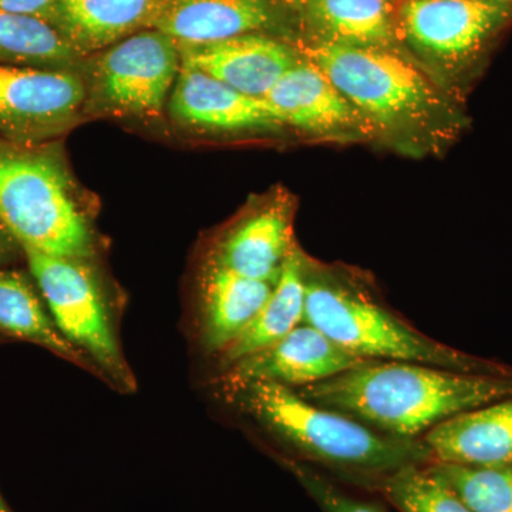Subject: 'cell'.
<instances>
[{
    "mask_svg": "<svg viewBox=\"0 0 512 512\" xmlns=\"http://www.w3.org/2000/svg\"><path fill=\"white\" fill-rule=\"evenodd\" d=\"M298 50L325 72L376 138L399 150H446L468 126L463 100L394 49L311 40Z\"/></svg>",
    "mask_w": 512,
    "mask_h": 512,
    "instance_id": "cell-1",
    "label": "cell"
},
{
    "mask_svg": "<svg viewBox=\"0 0 512 512\" xmlns=\"http://www.w3.org/2000/svg\"><path fill=\"white\" fill-rule=\"evenodd\" d=\"M296 392L386 436L419 440L450 417L510 399L512 373L481 375L421 363L369 360Z\"/></svg>",
    "mask_w": 512,
    "mask_h": 512,
    "instance_id": "cell-2",
    "label": "cell"
},
{
    "mask_svg": "<svg viewBox=\"0 0 512 512\" xmlns=\"http://www.w3.org/2000/svg\"><path fill=\"white\" fill-rule=\"evenodd\" d=\"M0 224L23 251L89 259L92 225L56 141L18 144L0 138Z\"/></svg>",
    "mask_w": 512,
    "mask_h": 512,
    "instance_id": "cell-3",
    "label": "cell"
},
{
    "mask_svg": "<svg viewBox=\"0 0 512 512\" xmlns=\"http://www.w3.org/2000/svg\"><path fill=\"white\" fill-rule=\"evenodd\" d=\"M237 392L244 409L259 423L319 463L369 477L433 463L421 439L386 436L346 414L308 402L291 387L252 382Z\"/></svg>",
    "mask_w": 512,
    "mask_h": 512,
    "instance_id": "cell-4",
    "label": "cell"
},
{
    "mask_svg": "<svg viewBox=\"0 0 512 512\" xmlns=\"http://www.w3.org/2000/svg\"><path fill=\"white\" fill-rule=\"evenodd\" d=\"M302 323L362 359L421 363L481 375L512 373L511 367L485 362L430 339L355 286L313 271L308 261Z\"/></svg>",
    "mask_w": 512,
    "mask_h": 512,
    "instance_id": "cell-5",
    "label": "cell"
},
{
    "mask_svg": "<svg viewBox=\"0 0 512 512\" xmlns=\"http://www.w3.org/2000/svg\"><path fill=\"white\" fill-rule=\"evenodd\" d=\"M511 20L512 0H406L397 28L437 82L464 100Z\"/></svg>",
    "mask_w": 512,
    "mask_h": 512,
    "instance_id": "cell-6",
    "label": "cell"
},
{
    "mask_svg": "<svg viewBox=\"0 0 512 512\" xmlns=\"http://www.w3.org/2000/svg\"><path fill=\"white\" fill-rule=\"evenodd\" d=\"M180 69L177 43L157 29L83 57L84 120L157 119L167 109Z\"/></svg>",
    "mask_w": 512,
    "mask_h": 512,
    "instance_id": "cell-7",
    "label": "cell"
},
{
    "mask_svg": "<svg viewBox=\"0 0 512 512\" xmlns=\"http://www.w3.org/2000/svg\"><path fill=\"white\" fill-rule=\"evenodd\" d=\"M37 289L64 338L89 357L101 375L124 389L134 379L124 362L99 282L83 259L23 251Z\"/></svg>",
    "mask_w": 512,
    "mask_h": 512,
    "instance_id": "cell-8",
    "label": "cell"
},
{
    "mask_svg": "<svg viewBox=\"0 0 512 512\" xmlns=\"http://www.w3.org/2000/svg\"><path fill=\"white\" fill-rule=\"evenodd\" d=\"M86 89L79 70L0 64V138L46 144L84 121Z\"/></svg>",
    "mask_w": 512,
    "mask_h": 512,
    "instance_id": "cell-9",
    "label": "cell"
},
{
    "mask_svg": "<svg viewBox=\"0 0 512 512\" xmlns=\"http://www.w3.org/2000/svg\"><path fill=\"white\" fill-rule=\"evenodd\" d=\"M264 100L284 127L332 140L376 138L362 114L302 53Z\"/></svg>",
    "mask_w": 512,
    "mask_h": 512,
    "instance_id": "cell-10",
    "label": "cell"
},
{
    "mask_svg": "<svg viewBox=\"0 0 512 512\" xmlns=\"http://www.w3.org/2000/svg\"><path fill=\"white\" fill-rule=\"evenodd\" d=\"M165 110L178 127L194 133H262L285 128L264 99L247 96L183 64Z\"/></svg>",
    "mask_w": 512,
    "mask_h": 512,
    "instance_id": "cell-11",
    "label": "cell"
},
{
    "mask_svg": "<svg viewBox=\"0 0 512 512\" xmlns=\"http://www.w3.org/2000/svg\"><path fill=\"white\" fill-rule=\"evenodd\" d=\"M362 359L346 352L320 330L301 323L271 348L238 360L227 377L229 389L252 382H271L301 389L363 365Z\"/></svg>",
    "mask_w": 512,
    "mask_h": 512,
    "instance_id": "cell-12",
    "label": "cell"
},
{
    "mask_svg": "<svg viewBox=\"0 0 512 512\" xmlns=\"http://www.w3.org/2000/svg\"><path fill=\"white\" fill-rule=\"evenodd\" d=\"M178 49L183 66L194 67L256 99H264L301 57L298 47L268 33H249Z\"/></svg>",
    "mask_w": 512,
    "mask_h": 512,
    "instance_id": "cell-13",
    "label": "cell"
},
{
    "mask_svg": "<svg viewBox=\"0 0 512 512\" xmlns=\"http://www.w3.org/2000/svg\"><path fill=\"white\" fill-rule=\"evenodd\" d=\"M295 247L291 208L271 201L242 215L215 245L210 262L275 285Z\"/></svg>",
    "mask_w": 512,
    "mask_h": 512,
    "instance_id": "cell-14",
    "label": "cell"
},
{
    "mask_svg": "<svg viewBox=\"0 0 512 512\" xmlns=\"http://www.w3.org/2000/svg\"><path fill=\"white\" fill-rule=\"evenodd\" d=\"M278 0H167L153 29L178 46L207 45L279 25Z\"/></svg>",
    "mask_w": 512,
    "mask_h": 512,
    "instance_id": "cell-15",
    "label": "cell"
},
{
    "mask_svg": "<svg viewBox=\"0 0 512 512\" xmlns=\"http://www.w3.org/2000/svg\"><path fill=\"white\" fill-rule=\"evenodd\" d=\"M433 463L467 467L512 464V397L457 414L421 437Z\"/></svg>",
    "mask_w": 512,
    "mask_h": 512,
    "instance_id": "cell-16",
    "label": "cell"
},
{
    "mask_svg": "<svg viewBox=\"0 0 512 512\" xmlns=\"http://www.w3.org/2000/svg\"><path fill=\"white\" fill-rule=\"evenodd\" d=\"M167 0H57L52 26L86 57L153 29Z\"/></svg>",
    "mask_w": 512,
    "mask_h": 512,
    "instance_id": "cell-17",
    "label": "cell"
},
{
    "mask_svg": "<svg viewBox=\"0 0 512 512\" xmlns=\"http://www.w3.org/2000/svg\"><path fill=\"white\" fill-rule=\"evenodd\" d=\"M274 285L207 262L201 282L202 336L211 350L225 349L248 328Z\"/></svg>",
    "mask_w": 512,
    "mask_h": 512,
    "instance_id": "cell-18",
    "label": "cell"
},
{
    "mask_svg": "<svg viewBox=\"0 0 512 512\" xmlns=\"http://www.w3.org/2000/svg\"><path fill=\"white\" fill-rule=\"evenodd\" d=\"M393 0H305L299 12L313 39L332 45L393 49Z\"/></svg>",
    "mask_w": 512,
    "mask_h": 512,
    "instance_id": "cell-19",
    "label": "cell"
},
{
    "mask_svg": "<svg viewBox=\"0 0 512 512\" xmlns=\"http://www.w3.org/2000/svg\"><path fill=\"white\" fill-rule=\"evenodd\" d=\"M28 275L0 268V336L25 340L96 372L92 360L64 338Z\"/></svg>",
    "mask_w": 512,
    "mask_h": 512,
    "instance_id": "cell-20",
    "label": "cell"
},
{
    "mask_svg": "<svg viewBox=\"0 0 512 512\" xmlns=\"http://www.w3.org/2000/svg\"><path fill=\"white\" fill-rule=\"evenodd\" d=\"M305 261L298 247L293 248L268 301L248 328L222 352L227 365L271 348L301 325L305 312Z\"/></svg>",
    "mask_w": 512,
    "mask_h": 512,
    "instance_id": "cell-21",
    "label": "cell"
},
{
    "mask_svg": "<svg viewBox=\"0 0 512 512\" xmlns=\"http://www.w3.org/2000/svg\"><path fill=\"white\" fill-rule=\"evenodd\" d=\"M82 60L50 23L0 9V64L79 70Z\"/></svg>",
    "mask_w": 512,
    "mask_h": 512,
    "instance_id": "cell-22",
    "label": "cell"
},
{
    "mask_svg": "<svg viewBox=\"0 0 512 512\" xmlns=\"http://www.w3.org/2000/svg\"><path fill=\"white\" fill-rule=\"evenodd\" d=\"M376 478L384 497L400 512H474L430 466L410 464Z\"/></svg>",
    "mask_w": 512,
    "mask_h": 512,
    "instance_id": "cell-23",
    "label": "cell"
},
{
    "mask_svg": "<svg viewBox=\"0 0 512 512\" xmlns=\"http://www.w3.org/2000/svg\"><path fill=\"white\" fill-rule=\"evenodd\" d=\"M429 466L474 512H512V464L467 467L430 463Z\"/></svg>",
    "mask_w": 512,
    "mask_h": 512,
    "instance_id": "cell-24",
    "label": "cell"
},
{
    "mask_svg": "<svg viewBox=\"0 0 512 512\" xmlns=\"http://www.w3.org/2000/svg\"><path fill=\"white\" fill-rule=\"evenodd\" d=\"M305 490L312 495L322 512H382L375 505L363 503L340 491L335 484L299 463H288Z\"/></svg>",
    "mask_w": 512,
    "mask_h": 512,
    "instance_id": "cell-25",
    "label": "cell"
},
{
    "mask_svg": "<svg viewBox=\"0 0 512 512\" xmlns=\"http://www.w3.org/2000/svg\"><path fill=\"white\" fill-rule=\"evenodd\" d=\"M57 0H0V9L16 15L45 20L52 25Z\"/></svg>",
    "mask_w": 512,
    "mask_h": 512,
    "instance_id": "cell-26",
    "label": "cell"
},
{
    "mask_svg": "<svg viewBox=\"0 0 512 512\" xmlns=\"http://www.w3.org/2000/svg\"><path fill=\"white\" fill-rule=\"evenodd\" d=\"M19 249L22 248L19 247L18 242L0 224V268H5L6 265L10 264L18 255Z\"/></svg>",
    "mask_w": 512,
    "mask_h": 512,
    "instance_id": "cell-27",
    "label": "cell"
},
{
    "mask_svg": "<svg viewBox=\"0 0 512 512\" xmlns=\"http://www.w3.org/2000/svg\"><path fill=\"white\" fill-rule=\"evenodd\" d=\"M278 2L282 3V5L288 6V8L299 10L302 8L305 0H278Z\"/></svg>",
    "mask_w": 512,
    "mask_h": 512,
    "instance_id": "cell-28",
    "label": "cell"
},
{
    "mask_svg": "<svg viewBox=\"0 0 512 512\" xmlns=\"http://www.w3.org/2000/svg\"><path fill=\"white\" fill-rule=\"evenodd\" d=\"M0 512H13L3 500L2 495H0Z\"/></svg>",
    "mask_w": 512,
    "mask_h": 512,
    "instance_id": "cell-29",
    "label": "cell"
},
{
    "mask_svg": "<svg viewBox=\"0 0 512 512\" xmlns=\"http://www.w3.org/2000/svg\"><path fill=\"white\" fill-rule=\"evenodd\" d=\"M3 339H5V338H3V336H0V342H2Z\"/></svg>",
    "mask_w": 512,
    "mask_h": 512,
    "instance_id": "cell-30",
    "label": "cell"
}]
</instances>
